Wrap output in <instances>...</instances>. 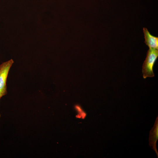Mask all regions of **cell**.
I'll return each instance as SVG.
<instances>
[{"mask_svg":"<svg viewBox=\"0 0 158 158\" xmlns=\"http://www.w3.org/2000/svg\"><path fill=\"white\" fill-rule=\"evenodd\" d=\"M75 108L80 113V114L82 112H83V111H82L81 108V107L78 106V105H76L75 107Z\"/></svg>","mask_w":158,"mask_h":158,"instance_id":"cell-5","label":"cell"},{"mask_svg":"<svg viewBox=\"0 0 158 158\" xmlns=\"http://www.w3.org/2000/svg\"><path fill=\"white\" fill-rule=\"evenodd\" d=\"M158 57V49L149 48L142 66V73L144 78L154 76L153 68Z\"/></svg>","mask_w":158,"mask_h":158,"instance_id":"cell-1","label":"cell"},{"mask_svg":"<svg viewBox=\"0 0 158 158\" xmlns=\"http://www.w3.org/2000/svg\"><path fill=\"white\" fill-rule=\"evenodd\" d=\"M13 63L12 59L0 65V98L7 93L6 82L10 69Z\"/></svg>","mask_w":158,"mask_h":158,"instance_id":"cell-2","label":"cell"},{"mask_svg":"<svg viewBox=\"0 0 158 158\" xmlns=\"http://www.w3.org/2000/svg\"><path fill=\"white\" fill-rule=\"evenodd\" d=\"M0 117H1V115H0Z\"/></svg>","mask_w":158,"mask_h":158,"instance_id":"cell-6","label":"cell"},{"mask_svg":"<svg viewBox=\"0 0 158 158\" xmlns=\"http://www.w3.org/2000/svg\"><path fill=\"white\" fill-rule=\"evenodd\" d=\"M158 139V116L157 117L154 124L150 130L149 138V145L152 147L155 152L157 157L158 152L156 147V143Z\"/></svg>","mask_w":158,"mask_h":158,"instance_id":"cell-3","label":"cell"},{"mask_svg":"<svg viewBox=\"0 0 158 158\" xmlns=\"http://www.w3.org/2000/svg\"><path fill=\"white\" fill-rule=\"evenodd\" d=\"M143 30L146 45L149 48L158 49V37L152 35L146 28Z\"/></svg>","mask_w":158,"mask_h":158,"instance_id":"cell-4","label":"cell"}]
</instances>
